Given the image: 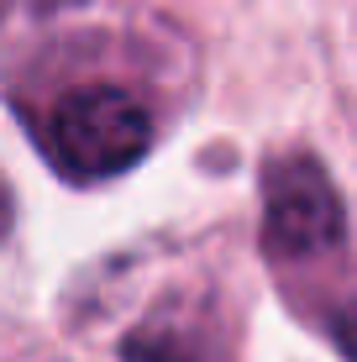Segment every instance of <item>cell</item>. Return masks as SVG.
Instances as JSON below:
<instances>
[{"label":"cell","mask_w":357,"mask_h":362,"mask_svg":"<svg viewBox=\"0 0 357 362\" xmlns=\"http://www.w3.org/2000/svg\"><path fill=\"white\" fill-rule=\"evenodd\" d=\"M37 142L64 179L105 184L147 158L153 116L137 95L116 90V84H84V90H69L37 121Z\"/></svg>","instance_id":"1"},{"label":"cell","mask_w":357,"mask_h":362,"mask_svg":"<svg viewBox=\"0 0 357 362\" xmlns=\"http://www.w3.org/2000/svg\"><path fill=\"white\" fill-rule=\"evenodd\" d=\"M341 236H347V210L331 173L305 153L274 158L263 173V247L284 263H300L341 247Z\"/></svg>","instance_id":"2"},{"label":"cell","mask_w":357,"mask_h":362,"mask_svg":"<svg viewBox=\"0 0 357 362\" xmlns=\"http://www.w3.org/2000/svg\"><path fill=\"white\" fill-rule=\"evenodd\" d=\"M27 11H37V16H58V11H74V6H84V0H21Z\"/></svg>","instance_id":"6"},{"label":"cell","mask_w":357,"mask_h":362,"mask_svg":"<svg viewBox=\"0 0 357 362\" xmlns=\"http://www.w3.org/2000/svg\"><path fill=\"white\" fill-rule=\"evenodd\" d=\"M336 346H341V357L347 362H357V299H347V305L336 310Z\"/></svg>","instance_id":"4"},{"label":"cell","mask_w":357,"mask_h":362,"mask_svg":"<svg viewBox=\"0 0 357 362\" xmlns=\"http://www.w3.org/2000/svg\"><path fill=\"white\" fill-rule=\"evenodd\" d=\"M194 326H200L194 315H179V305H163L121 341V357L127 362H211Z\"/></svg>","instance_id":"3"},{"label":"cell","mask_w":357,"mask_h":362,"mask_svg":"<svg viewBox=\"0 0 357 362\" xmlns=\"http://www.w3.org/2000/svg\"><path fill=\"white\" fill-rule=\"evenodd\" d=\"M11 221H16V194H11V184H6V173H0V242H6V231H11Z\"/></svg>","instance_id":"5"}]
</instances>
